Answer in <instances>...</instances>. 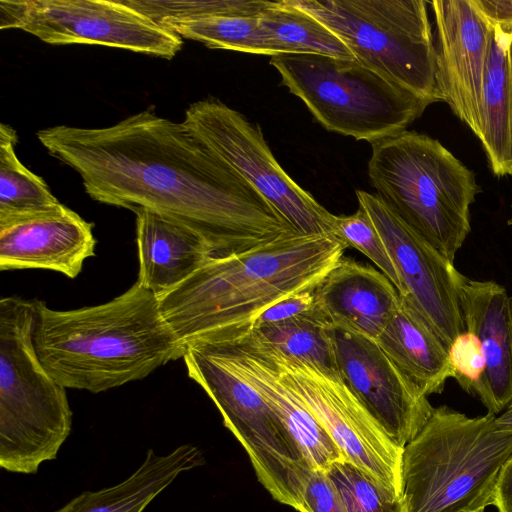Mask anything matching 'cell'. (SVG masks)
I'll return each mask as SVG.
<instances>
[{"mask_svg":"<svg viewBox=\"0 0 512 512\" xmlns=\"http://www.w3.org/2000/svg\"><path fill=\"white\" fill-rule=\"evenodd\" d=\"M36 135L50 155L80 175L92 199L171 218L199 234L211 258L294 231L183 122L152 109L107 127L57 125Z\"/></svg>","mask_w":512,"mask_h":512,"instance_id":"1","label":"cell"},{"mask_svg":"<svg viewBox=\"0 0 512 512\" xmlns=\"http://www.w3.org/2000/svg\"><path fill=\"white\" fill-rule=\"evenodd\" d=\"M347 247L333 234L290 231L242 252L210 258L159 298L161 311L184 347L195 339L245 333L277 301L314 290Z\"/></svg>","mask_w":512,"mask_h":512,"instance_id":"2","label":"cell"},{"mask_svg":"<svg viewBox=\"0 0 512 512\" xmlns=\"http://www.w3.org/2000/svg\"><path fill=\"white\" fill-rule=\"evenodd\" d=\"M36 309L38 358L65 388L100 393L183 358L159 298L138 281L103 304L54 310L36 300Z\"/></svg>","mask_w":512,"mask_h":512,"instance_id":"3","label":"cell"},{"mask_svg":"<svg viewBox=\"0 0 512 512\" xmlns=\"http://www.w3.org/2000/svg\"><path fill=\"white\" fill-rule=\"evenodd\" d=\"M512 455V433L496 416L469 417L434 408L403 449V495L408 512H477L494 506L501 470Z\"/></svg>","mask_w":512,"mask_h":512,"instance_id":"4","label":"cell"},{"mask_svg":"<svg viewBox=\"0 0 512 512\" xmlns=\"http://www.w3.org/2000/svg\"><path fill=\"white\" fill-rule=\"evenodd\" d=\"M375 195L403 223L454 263L471 230L475 174L438 140L416 131L371 144Z\"/></svg>","mask_w":512,"mask_h":512,"instance_id":"5","label":"cell"},{"mask_svg":"<svg viewBox=\"0 0 512 512\" xmlns=\"http://www.w3.org/2000/svg\"><path fill=\"white\" fill-rule=\"evenodd\" d=\"M36 300H0V466L35 474L57 457L72 428L66 388L34 346Z\"/></svg>","mask_w":512,"mask_h":512,"instance_id":"6","label":"cell"},{"mask_svg":"<svg viewBox=\"0 0 512 512\" xmlns=\"http://www.w3.org/2000/svg\"><path fill=\"white\" fill-rule=\"evenodd\" d=\"M270 64L328 131L371 144L406 131L430 105L355 59L280 54Z\"/></svg>","mask_w":512,"mask_h":512,"instance_id":"7","label":"cell"},{"mask_svg":"<svg viewBox=\"0 0 512 512\" xmlns=\"http://www.w3.org/2000/svg\"><path fill=\"white\" fill-rule=\"evenodd\" d=\"M330 29L354 59L430 105L444 102L423 0H290Z\"/></svg>","mask_w":512,"mask_h":512,"instance_id":"8","label":"cell"},{"mask_svg":"<svg viewBox=\"0 0 512 512\" xmlns=\"http://www.w3.org/2000/svg\"><path fill=\"white\" fill-rule=\"evenodd\" d=\"M183 359L188 376L207 393L246 450L259 482L275 500L301 512L312 468L268 404L252 385L198 346L186 344Z\"/></svg>","mask_w":512,"mask_h":512,"instance_id":"9","label":"cell"},{"mask_svg":"<svg viewBox=\"0 0 512 512\" xmlns=\"http://www.w3.org/2000/svg\"><path fill=\"white\" fill-rule=\"evenodd\" d=\"M182 122L257 190L295 232L333 234L335 215L284 171L257 124L214 98L190 104Z\"/></svg>","mask_w":512,"mask_h":512,"instance_id":"10","label":"cell"},{"mask_svg":"<svg viewBox=\"0 0 512 512\" xmlns=\"http://www.w3.org/2000/svg\"><path fill=\"white\" fill-rule=\"evenodd\" d=\"M0 29H19L53 45H101L165 59L183 45L124 0H0Z\"/></svg>","mask_w":512,"mask_h":512,"instance_id":"11","label":"cell"},{"mask_svg":"<svg viewBox=\"0 0 512 512\" xmlns=\"http://www.w3.org/2000/svg\"><path fill=\"white\" fill-rule=\"evenodd\" d=\"M248 334L271 360L282 381L318 419L344 459L394 494L404 496L403 449L387 436L341 377L283 355Z\"/></svg>","mask_w":512,"mask_h":512,"instance_id":"12","label":"cell"},{"mask_svg":"<svg viewBox=\"0 0 512 512\" xmlns=\"http://www.w3.org/2000/svg\"><path fill=\"white\" fill-rule=\"evenodd\" d=\"M338 372L352 393L400 448L430 418L428 397L393 363L377 340L341 324L328 323Z\"/></svg>","mask_w":512,"mask_h":512,"instance_id":"13","label":"cell"},{"mask_svg":"<svg viewBox=\"0 0 512 512\" xmlns=\"http://www.w3.org/2000/svg\"><path fill=\"white\" fill-rule=\"evenodd\" d=\"M356 196L397 268L402 295L411 300L449 350L454 340L466 331L458 293L462 274L375 194L357 190Z\"/></svg>","mask_w":512,"mask_h":512,"instance_id":"14","label":"cell"},{"mask_svg":"<svg viewBox=\"0 0 512 512\" xmlns=\"http://www.w3.org/2000/svg\"><path fill=\"white\" fill-rule=\"evenodd\" d=\"M437 83L452 112L477 136L491 26L471 0H433Z\"/></svg>","mask_w":512,"mask_h":512,"instance_id":"15","label":"cell"},{"mask_svg":"<svg viewBox=\"0 0 512 512\" xmlns=\"http://www.w3.org/2000/svg\"><path fill=\"white\" fill-rule=\"evenodd\" d=\"M96 243L93 224L60 203L0 223V270H51L73 279Z\"/></svg>","mask_w":512,"mask_h":512,"instance_id":"16","label":"cell"},{"mask_svg":"<svg viewBox=\"0 0 512 512\" xmlns=\"http://www.w3.org/2000/svg\"><path fill=\"white\" fill-rule=\"evenodd\" d=\"M458 293L466 331L478 339L485 362L472 396L497 416L512 404V296L494 281L464 275Z\"/></svg>","mask_w":512,"mask_h":512,"instance_id":"17","label":"cell"},{"mask_svg":"<svg viewBox=\"0 0 512 512\" xmlns=\"http://www.w3.org/2000/svg\"><path fill=\"white\" fill-rule=\"evenodd\" d=\"M400 294L380 271L341 258L314 289V311L327 323L341 324L377 339L398 309Z\"/></svg>","mask_w":512,"mask_h":512,"instance_id":"18","label":"cell"},{"mask_svg":"<svg viewBox=\"0 0 512 512\" xmlns=\"http://www.w3.org/2000/svg\"><path fill=\"white\" fill-rule=\"evenodd\" d=\"M137 281L158 298L169 293L210 258L202 237L189 227L145 208H135Z\"/></svg>","mask_w":512,"mask_h":512,"instance_id":"19","label":"cell"},{"mask_svg":"<svg viewBox=\"0 0 512 512\" xmlns=\"http://www.w3.org/2000/svg\"><path fill=\"white\" fill-rule=\"evenodd\" d=\"M400 304L376 339L380 347L427 397L443 392L454 378L449 350L416 309L400 295Z\"/></svg>","mask_w":512,"mask_h":512,"instance_id":"20","label":"cell"},{"mask_svg":"<svg viewBox=\"0 0 512 512\" xmlns=\"http://www.w3.org/2000/svg\"><path fill=\"white\" fill-rule=\"evenodd\" d=\"M204 462L200 449L178 446L169 454L149 449L144 462L127 479L98 491H85L55 512H142L179 474Z\"/></svg>","mask_w":512,"mask_h":512,"instance_id":"21","label":"cell"},{"mask_svg":"<svg viewBox=\"0 0 512 512\" xmlns=\"http://www.w3.org/2000/svg\"><path fill=\"white\" fill-rule=\"evenodd\" d=\"M511 34L491 27L479 113L477 137L497 177L512 175V89L508 63Z\"/></svg>","mask_w":512,"mask_h":512,"instance_id":"22","label":"cell"},{"mask_svg":"<svg viewBox=\"0 0 512 512\" xmlns=\"http://www.w3.org/2000/svg\"><path fill=\"white\" fill-rule=\"evenodd\" d=\"M259 20L275 56L319 54L354 59L346 45L330 29L290 0L271 1Z\"/></svg>","mask_w":512,"mask_h":512,"instance_id":"23","label":"cell"},{"mask_svg":"<svg viewBox=\"0 0 512 512\" xmlns=\"http://www.w3.org/2000/svg\"><path fill=\"white\" fill-rule=\"evenodd\" d=\"M16 131L0 124V223L60 204L45 181L18 159Z\"/></svg>","mask_w":512,"mask_h":512,"instance_id":"24","label":"cell"},{"mask_svg":"<svg viewBox=\"0 0 512 512\" xmlns=\"http://www.w3.org/2000/svg\"><path fill=\"white\" fill-rule=\"evenodd\" d=\"M246 332L283 355L340 377L328 323L314 309L290 320Z\"/></svg>","mask_w":512,"mask_h":512,"instance_id":"25","label":"cell"},{"mask_svg":"<svg viewBox=\"0 0 512 512\" xmlns=\"http://www.w3.org/2000/svg\"><path fill=\"white\" fill-rule=\"evenodd\" d=\"M180 38L200 42L211 49L275 56L259 17L219 16L163 26Z\"/></svg>","mask_w":512,"mask_h":512,"instance_id":"26","label":"cell"},{"mask_svg":"<svg viewBox=\"0 0 512 512\" xmlns=\"http://www.w3.org/2000/svg\"><path fill=\"white\" fill-rule=\"evenodd\" d=\"M161 26L219 16L260 17L271 1L264 0H124Z\"/></svg>","mask_w":512,"mask_h":512,"instance_id":"27","label":"cell"},{"mask_svg":"<svg viewBox=\"0 0 512 512\" xmlns=\"http://www.w3.org/2000/svg\"><path fill=\"white\" fill-rule=\"evenodd\" d=\"M326 473L347 512H408L404 496L386 489L345 459L333 463Z\"/></svg>","mask_w":512,"mask_h":512,"instance_id":"28","label":"cell"},{"mask_svg":"<svg viewBox=\"0 0 512 512\" xmlns=\"http://www.w3.org/2000/svg\"><path fill=\"white\" fill-rule=\"evenodd\" d=\"M333 234L348 247L367 256L396 287L400 295L403 286L389 251L368 213L359 206L351 215L336 216Z\"/></svg>","mask_w":512,"mask_h":512,"instance_id":"29","label":"cell"},{"mask_svg":"<svg viewBox=\"0 0 512 512\" xmlns=\"http://www.w3.org/2000/svg\"><path fill=\"white\" fill-rule=\"evenodd\" d=\"M449 356L454 370V379L465 392L472 396L485 369L478 339L465 331L450 346Z\"/></svg>","mask_w":512,"mask_h":512,"instance_id":"30","label":"cell"},{"mask_svg":"<svg viewBox=\"0 0 512 512\" xmlns=\"http://www.w3.org/2000/svg\"><path fill=\"white\" fill-rule=\"evenodd\" d=\"M301 512H347L326 472L311 470L303 487Z\"/></svg>","mask_w":512,"mask_h":512,"instance_id":"31","label":"cell"},{"mask_svg":"<svg viewBox=\"0 0 512 512\" xmlns=\"http://www.w3.org/2000/svg\"><path fill=\"white\" fill-rule=\"evenodd\" d=\"M313 307L314 290H304L293 293L277 301L258 315L249 330L290 320L310 312Z\"/></svg>","mask_w":512,"mask_h":512,"instance_id":"32","label":"cell"},{"mask_svg":"<svg viewBox=\"0 0 512 512\" xmlns=\"http://www.w3.org/2000/svg\"><path fill=\"white\" fill-rule=\"evenodd\" d=\"M491 27L512 33V0H471Z\"/></svg>","mask_w":512,"mask_h":512,"instance_id":"33","label":"cell"},{"mask_svg":"<svg viewBox=\"0 0 512 512\" xmlns=\"http://www.w3.org/2000/svg\"><path fill=\"white\" fill-rule=\"evenodd\" d=\"M494 507L497 512H512V455L499 475Z\"/></svg>","mask_w":512,"mask_h":512,"instance_id":"34","label":"cell"},{"mask_svg":"<svg viewBox=\"0 0 512 512\" xmlns=\"http://www.w3.org/2000/svg\"><path fill=\"white\" fill-rule=\"evenodd\" d=\"M496 424L499 429L512 433V404L496 416Z\"/></svg>","mask_w":512,"mask_h":512,"instance_id":"35","label":"cell"},{"mask_svg":"<svg viewBox=\"0 0 512 512\" xmlns=\"http://www.w3.org/2000/svg\"><path fill=\"white\" fill-rule=\"evenodd\" d=\"M508 63H509V74H510V82L512 89V34L510 36L509 44H508Z\"/></svg>","mask_w":512,"mask_h":512,"instance_id":"36","label":"cell"},{"mask_svg":"<svg viewBox=\"0 0 512 512\" xmlns=\"http://www.w3.org/2000/svg\"><path fill=\"white\" fill-rule=\"evenodd\" d=\"M508 224L512 225V217L508 220Z\"/></svg>","mask_w":512,"mask_h":512,"instance_id":"37","label":"cell"},{"mask_svg":"<svg viewBox=\"0 0 512 512\" xmlns=\"http://www.w3.org/2000/svg\"><path fill=\"white\" fill-rule=\"evenodd\" d=\"M477 512H486V511H477Z\"/></svg>","mask_w":512,"mask_h":512,"instance_id":"38","label":"cell"}]
</instances>
